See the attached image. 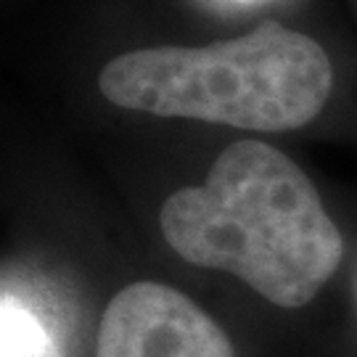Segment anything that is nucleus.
I'll return each instance as SVG.
<instances>
[{"label": "nucleus", "instance_id": "nucleus-1", "mask_svg": "<svg viewBox=\"0 0 357 357\" xmlns=\"http://www.w3.org/2000/svg\"><path fill=\"white\" fill-rule=\"evenodd\" d=\"M159 228L185 262L233 273L278 307L315 299L344 257L310 178L259 141L228 146L202 185L172 193Z\"/></svg>", "mask_w": 357, "mask_h": 357}, {"label": "nucleus", "instance_id": "nucleus-2", "mask_svg": "<svg viewBox=\"0 0 357 357\" xmlns=\"http://www.w3.org/2000/svg\"><path fill=\"white\" fill-rule=\"evenodd\" d=\"M331 85L326 51L273 19L243 38L204 48L122 53L98 75L101 93L122 109L259 132L312 122L328 103Z\"/></svg>", "mask_w": 357, "mask_h": 357}, {"label": "nucleus", "instance_id": "nucleus-3", "mask_svg": "<svg viewBox=\"0 0 357 357\" xmlns=\"http://www.w3.org/2000/svg\"><path fill=\"white\" fill-rule=\"evenodd\" d=\"M96 357H236L225 331L165 283L125 286L103 310Z\"/></svg>", "mask_w": 357, "mask_h": 357}, {"label": "nucleus", "instance_id": "nucleus-4", "mask_svg": "<svg viewBox=\"0 0 357 357\" xmlns=\"http://www.w3.org/2000/svg\"><path fill=\"white\" fill-rule=\"evenodd\" d=\"M0 357H64L45 323L8 291L0 299Z\"/></svg>", "mask_w": 357, "mask_h": 357}]
</instances>
